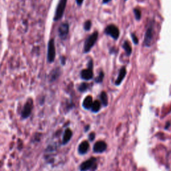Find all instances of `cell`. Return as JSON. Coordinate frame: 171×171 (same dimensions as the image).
<instances>
[{"label": "cell", "mask_w": 171, "mask_h": 171, "mask_svg": "<svg viewBox=\"0 0 171 171\" xmlns=\"http://www.w3.org/2000/svg\"><path fill=\"white\" fill-rule=\"evenodd\" d=\"M97 168V163L96 158H90L88 160L82 163L79 166L80 171H94Z\"/></svg>", "instance_id": "1"}, {"label": "cell", "mask_w": 171, "mask_h": 171, "mask_svg": "<svg viewBox=\"0 0 171 171\" xmlns=\"http://www.w3.org/2000/svg\"><path fill=\"white\" fill-rule=\"evenodd\" d=\"M67 1V0H59V1L58 4L56 7V10H55L54 17V20L55 22L58 21L59 19H60L62 18L66 9Z\"/></svg>", "instance_id": "2"}, {"label": "cell", "mask_w": 171, "mask_h": 171, "mask_svg": "<svg viewBox=\"0 0 171 171\" xmlns=\"http://www.w3.org/2000/svg\"><path fill=\"white\" fill-rule=\"evenodd\" d=\"M98 37V31H95V32H94L92 34H91L90 36L86 39L84 43V47H83V51H84L85 53H88V51H90L91 48H92L95 44V43L96 42Z\"/></svg>", "instance_id": "3"}, {"label": "cell", "mask_w": 171, "mask_h": 171, "mask_svg": "<svg viewBox=\"0 0 171 171\" xmlns=\"http://www.w3.org/2000/svg\"><path fill=\"white\" fill-rule=\"evenodd\" d=\"M55 58V47L54 39H50L47 44V59L49 63H52Z\"/></svg>", "instance_id": "4"}, {"label": "cell", "mask_w": 171, "mask_h": 171, "mask_svg": "<svg viewBox=\"0 0 171 171\" xmlns=\"http://www.w3.org/2000/svg\"><path fill=\"white\" fill-rule=\"evenodd\" d=\"M104 31L106 34L110 35L114 39H117L119 37V35H120V31H119L118 28L114 25H109L108 26H107Z\"/></svg>", "instance_id": "5"}, {"label": "cell", "mask_w": 171, "mask_h": 171, "mask_svg": "<svg viewBox=\"0 0 171 171\" xmlns=\"http://www.w3.org/2000/svg\"><path fill=\"white\" fill-rule=\"evenodd\" d=\"M32 107H33V100L31 98H29L26 102L24 106H23V108L22 112V116L24 118L28 117L31 112Z\"/></svg>", "instance_id": "6"}, {"label": "cell", "mask_w": 171, "mask_h": 171, "mask_svg": "<svg viewBox=\"0 0 171 171\" xmlns=\"http://www.w3.org/2000/svg\"><path fill=\"white\" fill-rule=\"evenodd\" d=\"M153 38V27L152 25H150L146 31L145 41H144V46L146 47L150 46L151 43H152Z\"/></svg>", "instance_id": "7"}, {"label": "cell", "mask_w": 171, "mask_h": 171, "mask_svg": "<svg viewBox=\"0 0 171 171\" xmlns=\"http://www.w3.org/2000/svg\"><path fill=\"white\" fill-rule=\"evenodd\" d=\"M69 33V24L67 22L62 23L58 27V34L59 37L62 39H64L67 37Z\"/></svg>", "instance_id": "8"}, {"label": "cell", "mask_w": 171, "mask_h": 171, "mask_svg": "<svg viewBox=\"0 0 171 171\" xmlns=\"http://www.w3.org/2000/svg\"><path fill=\"white\" fill-rule=\"evenodd\" d=\"M107 145L104 141H98L95 143L93 147V150L95 153H102L106 150Z\"/></svg>", "instance_id": "9"}, {"label": "cell", "mask_w": 171, "mask_h": 171, "mask_svg": "<svg viewBox=\"0 0 171 171\" xmlns=\"http://www.w3.org/2000/svg\"><path fill=\"white\" fill-rule=\"evenodd\" d=\"M81 78L86 80H88V79H91L93 78V72H92V68H89L88 69L83 70L81 71Z\"/></svg>", "instance_id": "10"}, {"label": "cell", "mask_w": 171, "mask_h": 171, "mask_svg": "<svg viewBox=\"0 0 171 171\" xmlns=\"http://www.w3.org/2000/svg\"><path fill=\"white\" fill-rule=\"evenodd\" d=\"M89 144L87 141L82 142L78 146V152L80 154H84L89 150Z\"/></svg>", "instance_id": "11"}, {"label": "cell", "mask_w": 171, "mask_h": 171, "mask_svg": "<svg viewBox=\"0 0 171 171\" xmlns=\"http://www.w3.org/2000/svg\"><path fill=\"white\" fill-rule=\"evenodd\" d=\"M59 75H60V70L58 67L57 68L54 69L52 71H51L49 76L50 82H54L59 78Z\"/></svg>", "instance_id": "12"}, {"label": "cell", "mask_w": 171, "mask_h": 171, "mask_svg": "<svg viewBox=\"0 0 171 171\" xmlns=\"http://www.w3.org/2000/svg\"><path fill=\"white\" fill-rule=\"evenodd\" d=\"M126 74V70L124 67H122L121 70H120V71H119V74L118 75V78L116 79V82H115L116 85H120V84L123 79H124Z\"/></svg>", "instance_id": "13"}, {"label": "cell", "mask_w": 171, "mask_h": 171, "mask_svg": "<svg viewBox=\"0 0 171 171\" xmlns=\"http://www.w3.org/2000/svg\"><path fill=\"white\" fill-rule=\"evenodd\" d=\"M93 104V101H92V98L91 96H88L85 98L84 100L83 101V104L82 106L83 108L85 109H90L91 108Z\"/></svg>", "instance_id": "14"}, {"label": "cell", "mask_w": 171, "mask_h": 171, "mask_svg": "<svg viewBox=\"0 0 171 171\" xmlns=\"http://www.w3.org/2000/svg\"><path fill=\"white\" fill-rule=\"evenodd\" d=\"M72 136V132L70 129H66L63 136V144L65 145L68 142Z\"/></svg>", "instance_id": "15"}, {"label": "cell", "mask_w": 171, "mask_h": 171, "mask_svg": "<svg viewBox=\"0 0 171 171\" xmlns=\"http://www.w3.org/2000/svg\"><path fill=\"white\" fill-rule=\"evenodd\" d=\"M122 47L123 48H124L126 55H128V56H129V55L131 54V53H132V47H130L129 43L126 41L124 42V43H123Z\"/></svg>", "instance_id": "16"}, {"label": "cell", "mask_w": 171, "mask_h": 171, "mask_svg": "<svg viewBox=\"0 0 171 171\" xmlns=\"http://www.w3.org/2000/svg\"><path fill=\"white\" fill-rule=\"evenodd\" d=\"M100 107H101L100 102L98 100H96L93 102L92 106V107H91V109H92V112H97L100 110Z\"/></svg>", "instance_id": "17"}, {"label": "cell", "mask_w": 171, "mask_h": 171, "mask_svg": "<svg viewBox=\"0 0 171 171\" xmlns=\"http://www.w3.org/2000/svg\"><path fill=\"white\" fill-rule=\"evenodd\" d=\"M100 99H101V101L102 104L104 105V106H106L108 105V96H107V94L105 92H102L100 94Z\"/></svg>", "instance_id": "18"}, {"label": "cell", "mask_w": 171, "mask_h": 171, "mask_svg": "<svg viewBox=\"0 0 171 171\" xmlns=\"http://www.w3.org/2000/svg\"><path fill=\"white\" fill-rule=\"evenodd\" d=\"M88 88H89V85L88 84V83L83 82V83H82L79 86L78 90H79V92H85V91L88 90Z\"/></svg>", "instance_id": "19"}, {"label": "cell", "mask_w": 171, "mask_h": 171, "mask_svg": "<svg viewBox=\"0 0 171 171\" xmlns=\"http://www.w3.org/2000/svg\"><path fill=\"white\" fill-rule=\"evenodd\" d=\"M104 73H103V71H101L100 74H99L98 76L96 79H95V82H97V83L102 82V80H103V79H104Z\"/></svg>", "instance_id": "20"}, {"label": "cell", "mask_w": 171, "mask_h": 171, "mask_svg": "<svg viewBox=\"0 0 171 171\" xmlns=\"http://www.w3.org/2000/svg\"><path fill=\"white\" fill-rule=\"evenodd\" d=\"M134 14L135 15V18L137 19V20H139L141 18V12L138 9H134Z\"/></svg>", "instance_id": "21"}, {"label": "cell", "mask_w": 171, "mask_h": 171, "mask_svg": "<svg viewBox=\"0 0 171 171\" xmlns=\"http://www.w3.org/2000/svg\"><path fill=\"white\" fill-rule=\"evenodd\" d=\"M91 26H92V23H91V21L88 20V21H86L84 23V25H83V27H84V30H85L88 31L90 29Z\"/></svg>", "instance_id": "22"}, {"label": "cell", "mask_w": 171, "mask_h": 171, "mask_svg": "<svg viewBox=\"0 0 171 171\" xmlns=\"http://www.w3.org/2000/svg\"><path fill=\"white\" fill-rule=\"evenodd\" d=\"M131 36H132V40H133V42H134L135 44H138V39L136 37V35H135L134 34H131Z\"/></svg>", "instance_id": "23"}, {"label": "cell", "mask_w": 171, "mask_h": 171, "mask_svg": "<svg viewBox=\"0 0 171 171\" xmlns=\"http://www.w3.org/2000/svg\"><path fill=\"white\" fill-rule=\"evenodd\" d=\"M88 138H89V140H90V141H93V140H94V138H95V133H94V132L90 133V134H89Z\"/></svg>", "instance_id": "24"}, {"label": "cell", "mask_w": 171, "mask_h": 171, "mask_svg": "<svg viewBox=\"0 0 171 171\" xmlns=\"http://www.w3.org/2000/svg\"><path fill=\"white\" fill-rule=\"evenodd\" d=\"M61 63L62 65H64L66 63V58L64 56H62L61 58Z\"/></svg>", "instance_id": "25"}, {"label": "cell", "mask_w": 171, "mask_h": 171, "mask_svg": "<svg viewBox=\"0 0 171 171\" xmlns=\"http://www.w3.org/2000/svg\"><path fill=\"white\" fill-rule=\"evenodd\" d=\"M75 1H76V3L78 6H81L82 4L83 0H75Z\"/></svg>", "instance_id": "26"}, {"label": "cell", "mask_w": 171, "mask_h": 171, "mask_svg": "<svg viewBox=\"0 0 171 171\" xmlns=\"http://www.w3.org/2000/svg\"><path fill=\"white\" fill-rule=\"evenodd\" d=\"M110 1V0H103V3H107Z\"/></svg>", "instance_id": "27"}]
</instances>
